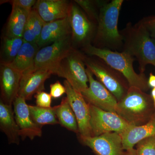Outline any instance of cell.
Segmentation results:
<instances>
[{
	"label": "cell",
	"instance_id": "9a60e30c",
	"mask_svg": "<svg viewBox=\"0 0 155 155\" xmlns=\"http://www.w3.org/2000/svg\"><path fill=\"white\" fill-rule=\"evenodd\" d=\"M1 100L9 105H12L18 96L22 73L8 64H1Z\"/></svg>",
	"mask_w": 155,
	"mask_h": 155
},
{
	"label": "cell",
	"instance_id": "83f0119b",
	"mask_svg": "<svg viewBox=\"0 0 155 155\" xmlns=\"http://www.w3.org/2000/svg\"><path fill=\"white\" fill-rule=\"evenodd\" d=\"M36 99V106L42 108H51L52 97L51 94L42 91L38 93L35 96Z\"/></svg>",
	"mask_w": 155,
	"mask_h": 155
},
{
	"label": "cell",
	"instance_id": "4fadbf2b",
	"mask_svg": "<svg viewBox=\"0 0 155 155\" xmlns=\"http://www.w3.org/2000/svg\"><path fill=\"white\" fill-rule=\"evenodd\" d=\"M13 105L15 119L19 127L20 137L22 140L26 138L33 140L35 137H41L42 127L35 124L31 119L26 100L18 96Z\"/></svg>",
	"mask_w": 155,
	"mask_h": 155
},
{
	"label": "cell",
	"instance_id": "ffe728a7",
	"mask_svg": "<svg viewBox=\"0 0 155 155\" xmlns=\"http://www.w3.org/2000/svg\"><path fill=\"white\" fill-rule=\"evenodd\" d=\"M39 51L37 44L24 42L14 61L9 66L23 73L33 67L35 58Z\"/></svg>",
	"mask_w": 155,
	"mask_h": 155
},
{
	"label": "cell",
	"instance_id": "44dd1931",
	"mask_svg": "<svg viewBox=\"0 0 155 155\" xmlns=\"http://www.w3.org/2000/svg\"><path fill=\"white\" fill-rule=\"evenodd\" d=\"M30 12L16 6H12L7 25L6 37L11 38H22Z\"/></svg>",
	"mask_w": 155,
	"mask_h": 155
},
{
	"label": "cell",
	"instance_id": "4316f807",
	"mask_svg": "<svg viewBox=\"0 0 155 155\" xmlns=\"http://www.w3.org/2000/svg\"><path fill=\"white\" fill-rule=\"evenodd\" d=\"M28 21L35 35L36 36L38 42L42 29L46 22L41 19L35 9L34 8L30 11L28 16Z\"/></svg>",
	"mask_w": 155,
	"mask_h": 155
},
{
	"label": "cell",
	"instance_id": "30bf717a",
	"mask_svg": "<svg viewBox=\"0 0 155 155\" xmlns=\"http://www.w3.org/2000/svg\"><path fill=\"white\" fill-rule=\"evenodd\" d=\"M86 72L89 86L81 94L87 102L104 110L116 113L118 101L116 97L102 84L94 79L88 68Z\"/></svg>",
	"mask_w": 155,
	"mask_h": 155
},
{
	"label": "cell",
	"instance_id": "52a82bcc",
	"mask_svg": "<svg viewBox=\"0 0 155 155\" xmlns=\"http://www.w3.org/2000/svg\"><path fill=\"white\" fill-rule=\"evenodd\" d=\"M71 41L70 37H67L39 50L33 67L28 70L48 69L58 75L61 62L73 48Z\"/></svg>",
	"mask_w": 155,
	"mask_h": 155
},
{
	"label": "cell",
	"instance_id": "e0dca14e",
	"mask_svg": "<svg viewBox=\"0 0 155 155\" xmlns=\"http://www.w3.org/2000/svg\"><path fill=\"white\" fill-rule=\"evenodd\" d=\"M71 33L69 17L52 22H46L42 29L37 45L42 47L69 36Z\"/></svg>",
	"mask_w": 155,
	"mask_h": 155
},
{
	"label": "cell",
	"instance_id": "7c38bea8",
	"mask_svg": "<svg viewBox=\"0 0 155 155\" xmlns=\"http://www.w3.org/2000/svg\"><path fill=\"white\" fill-rule=\"evenodd\" d=\"M78 138L97 155H122L124 150L122 135L116 132H109L97 136L82 137Z\"/></svg>",
	"mask_w": 155,
	"mask_h": 155
},
{
	"label": "cell",
	"instance_id": "277c9868",
	"mask_svg": "<svg viewBox=\"0 0 155 155\" xmlns=\"http://www.w3.org/2000/svg\"><path fill=\"white\" fill-rule=\"evenodd\" d=\"M86 54L102 59L113 69L121 73L127 81L130 87H137L145 92L150 88L148 79L144 73H136L134 69L135 58L124 52L103 49L91 44L83 48Z\"/></svg>",
	"mask_w": 155,
	"mask_h": 155
},
{
	"label": "cell",
	"instance_id": "8fae6325",
	"mask_svg": "<svg viewBox=\"0 0 155 155\" xmlns=\"http://www.w3.org/2000/svg\"><path fill=\"white\" fill-rule=\"evenodd\" d=\"M67 97L77 120L79 134L82 137H92L89 105L79 92L75 90L67 80H64Z\"/></svg>",
	"mask_w": 155,
	"mask_h": 155
},
{
	"label": "cell",
	"instance_id": "3957f363",
	"mask_svg": "<svg viewBox=\"0 0 155 155\" xmlns=\"http://www.w3.org/2000/svg\"><path fill=\"white\" fill-rule=\"evenodd\" d=\"M116 113L132 126H140L149 121L155 113L152 97L137 87H130L118 102Z\"/></svg>",
	"mask_w": 155,
	"mask_h": 155
},
{
	"label": "cell",
	"instance_id": "f546056e",
	"mask_svg": "<svg viewBox=\"0 0 155 155\" xmlns=\"http://www.w3.org/2000/svg\"><path fill=\"white\" fill-rule=\"evenodd\" d=\"M37 2L35 0H14L11 1L12 6H16L30 12Z\"/></svg>",
	"mask_w": 155,
	"mask_h": 155
},
{
	"label": "cell",
	"instance_id": "484cf974",
	"mask_svg": "<svg viewBox=\"0 0 155 155\" xmlns=\"http://www.w3.org/2000/svg\"><path fill=\"white\" fill-rule=\"evenodd\" d=\"M135 146L137 155H155V137L143 139Z\"/></svg>",
	"mask_w": 155,
	"mask_h": 155
},
{
	"label": "cell",
	"instance_id": "ba28073f",
	"mask_svg": "<svg viewBox=\"0 0 155 155\" xmlns=\"http://www.w3.org/2000/svg\"><path fill=\"white\" fill-rule=\"evenodd\" d=\"M92 136L109 132L122 134L132 127L117 113L104 110L89 104Z\"/></svg>",
	"mask_w": 155,
	"mask_h": 155
},
{
	"label": "cell",
	"instance_id": "2e32d148",
	"mask_svg": "<svg viewBox=\"0 0 155 155\" xmlns=\"http://www.w3.org/2000/svg\"><path fill=\"white\" fill-rule=\"evenodd\" d=\"M71 4L65 0H38L34 8L45 22L69 17Z\"/></svg>",
	"mask_w": 155,
	"mask_h": 155
},
{
	"label": "cell",
	"instance_id": "8992f818",
	"mask_svg": "<svg viewBox=\"0 0 155 155\" xmlns=\"http://www.w3.org/2000/svg\"><path fill=\"white\" fill-rule=\"evenodd\" d=\"M85 60V56L77 50L72 49L61 62L58 75L66 78L72 87L81 93L88 87Z\"/></svg>",
	"mask_w": 155,
	"mask_h": 155
},
{
	"label": "cell",
	"instance_id": "d4e9b609",
	"mask_svg": "<svg viewBox=\"0 0 155 155\" xmlns=\"http://www.w3.org/2000/svg\"><path fill=\"white\" fill-rule=\"evenodd\" d=\"M105 1L75 0L74 2L83 9L89 19L97 26L100 10Z\"/></svg>",
	"mask_w": 155,
	"mask_h": 155
},
{
	"label": "cell",
	"instance_id": "9c48e42d",
	"mask_svg": "<svg viewBox=\"0 0 155 155\" xmlns=\"http://www.w3.org/2000/svg\"><path fill=\"white\" fill-rule=\"evenodd\" d=\"M75 3L71 4L69 15L71 38L74 43L84 48L94 39L97 26Z\"/></svg>",
	"mask_w": 155,
	"mask_h": 155
},
{
	"label": "cell",
	"instance_id": "836d02e7",
	"mask_svg": "<svg viewBox=\"0 0 155 155\" xmlns=\"http://www.w3.org/2000/svg\"><path fill=\"white\" fill-rule=\"evenodd\" d=\"M151 96L152 98L153 103L155 109V88H153L151 91Z\"/></svg>",
	"mask_w": 155,
	"mask_h": 155
},
{
	"label": "cell",
	"instance_id": "d6a6232c",
	"mask_svg": "<svg viewBox=\"0 0 155 155\" xmlns=\"http://www.w3.org/2000/svg\"><path fill=\"white\" fill-rule=\"evenodd\" d=\"M122 155H137L135 149H130L124 150Z\"/></svg>",
	"mask_w": 155,
	"mask_h": 155
},
{
	"label": "cell",
	"instance_id": "7402d4cb",
	"mask_svg": "<svg viewBox=\"0 0 155 155\" xmlns=\"http://www.w3.org/2000/svg\"><path fill=\"white\" fill-rule=\"evenodd\" d=\"M54 107L59 124L67 130L78 134L79 130L77 120L67 97L62 100L60 105Z\"/></svg>",
	"mask_w": 155,
	"mask_h": 155
},
{
	"label": "cell",
	"instance_id": "4dcf8cb0",
	"mask_svg": "<svg viewBox=\"0 0 155 155\" xmlns=\"http://www.w3.org/2000/svg\"><path fill=\"white\" fill-rule=\"evenodd\" d=\"M155 40V16L144 17L140 20Z\"/></svg>",
	"mask_w": 155,
	"mask_h": 155
},
{
	"label": "cell",
	"instance_id": "1f68e13d",
	"mask_svg": "<svg viewBox=\"0 0 155 155\" xmlns=\"http://www.w3.org/2000/svg\"><path fill=\"white\" fill-rule=\"evenodd\" d=\"M148 84L150 88H155V75L152 72L150 73L149 77L148 79Z\"/></svg>",
	"mask_w": 155,
	"mask_h": 155
},
{
	"label": "cell",
	"instance_id": "5b68a950",
	"mask_svg": "<svg viewBox=\"0 0 155 155\" xmlns=\"http://www.w3.org/2000/svg\"><path fill=\"white\" fill-rule=\"evenodd\" d=\"M98 58L95 60L85 57L87 68L119 101L127 93L129 87L128 82L121 73Z\"/></svg>",
	"mask_w": 155,
	"mask_h": 155
},
{
	"label": "cell",
	"instance_id": "603a6c76",
	"mask_svg": "<svg viewBox=\"0 0 155 155\" xmlns=\"http://www.w3.org/2000/svg\"><path fill=\"white\" fill-rule=\"evenodd\" d=\"M31 117L34 122L40 127L46 125L59 124L56 116L55 107L42 108L28 105Z\"/></svg>",
	"mask_w": 155,
	"mask_h": 155
},
{
	"label": "cell",
	"instance_id": "7a4b0ae2",
	"mask_svg": "<svg viewBox=\"0 0 155 155\" xmlns=\"http://www.w3.org/2000/svg\"><path fill=\"white\" fill-rule=\"evenodd\" d=\"M105 1L100 10L94 46L122 52L123 38L118 28L119 14L123 0Z\"/></svg>",
	"mask_w": 155,
	"mask_h": 155
},
{
	"label": "cell",
	"instance_id": "5bb4252c",
	"mask_svg": "<svg viewBox=\"0 0 155 155\" xmlns=\"http://www.w3.org/2000/svg\"><path fill=\"white\" fill-rule=\"evenodd\" d=\"M54 72L48 69L28 70L22 73L18 96L25 100L31 99L32 96L44 90L45 81Z\"/></svg>",
	"mask_w": 155,
	"mask_h": 155
},
{
	"label": "cell",
	"instance_id": "cb8c5ba5",
	"mask_svg": "<svg viewBox=\"0 0 155 155\" xmlns=\"http://www.w3.org/2000/svg\"><path fill=\"white\" fill-rule=\"evenodd\" d=\"M22 38H8L3 40L2 47V64H11L16 58L24 43Z\"/></svg>",
	"mask_w": 155,
	"mask_h": 155
},
{
	"label": "cell",
	"instance_id": "6da1fadb",
	"mask_svg": "<svg viewBox=\"0 0 155 155\" xmlns=\"http://www.w3.org/2000/svg\"><path fill=\"white\" fill-rule=\"evenodd\" d=\"M119 32L123 38L122 51L136 58L140 73H144L148 64L155 67V40L140 20L134 25L128 22Z\"/></svg>",
	"mask_w": 155,
	"mask_h": 155
},
{
	"label": "cell",
	"instance_id": "f1b7e54d",
	"mask_svg": "<svg viewBox=\"0 0 155 155\" xmlns=\"http://www.w3.org/2000/svg\"><path fill=\"white\" fill-rule=\"evenodd\" d=\"M66 93V89L65 86L62 85L59 81L50 85V93L52 97L58 98Z\"/></svg>",
	"mask_w": 155,
	"mask_h": 155
},
{
	"label": "cell",
	"instance_id": "ac0fdd59",
	"mask_svg": "<svg viewBox=\"0 0 155 155\" xmlns=\"http://www.w3.org/2000/svg\"><path fill=\"white\" fill-rule=\"evenodd\" d=\"M0 129L8 138L10 144H19L20 134L12 105L0 101Z\"/></svg>",
	"mask_w": 155,
	"mask_h": 155
},
{
	"label": "cell",
	"instance_id": "d6986e66",
	"mask_svg": "<svg viewBox=\"0 0 155 155\" xmlns=\"http://www.w3.org/2000/svg\"><path fill=\"white\" fill-rule=\"evenodd\" d=\"M121 135L124 150L134 148L138 142L143 139L155 137V113L145 124L132 126Z\"/></svg>",
	"mask_w": 155,
	"mask_h": 155
}]
</instances>
